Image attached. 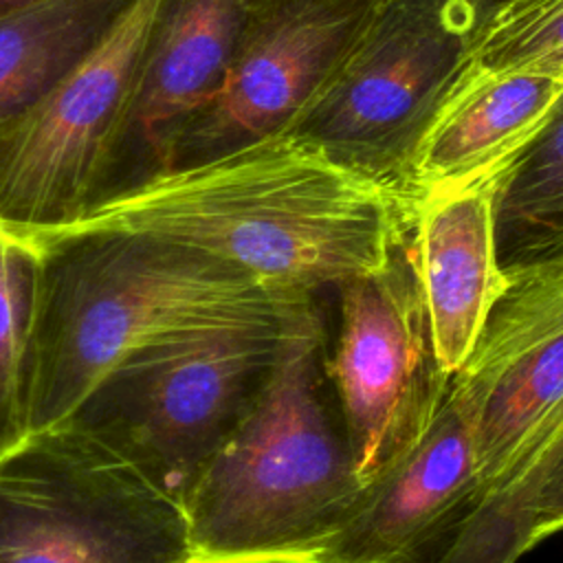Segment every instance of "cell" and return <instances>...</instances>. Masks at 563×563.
Here are the masks:
<instances>
[{"instance_id": "obj_9", "label": "cell", "mask_w": 563, "mask_h": 563, "mask_svg": "<svg viewBox=\"0 0 563 563\" xmlns=\"http://www.w3.org/2000/svg\"><path fill=\"white\" fill-rule=\"evenodd\" d=\"M323 367L363 488L427 431L451 374L435 356L411 235L385 264L341 282Z\"/></svg>"}, {"instance_id": "obj_19", "label": "cell", "mask_w": 563, "mask_h": 563, "mask_svg": "<svg viewBox=\"0 0 563 563\" xmlns=\"http://www.w3.org/2000/svg\"><path fill=\"white\" fill-rule=\"evenodd\" d=\"M563 528V438L541 462L530 493L526 517V543L534 548Z\"/></svg>"}, {"instance_id": "obj_14", "label": "cell", "mask_w": 563, "mask_h": 563, "mask_svg": "<svg viewBox=\"0 0 563 563\" xmlns=\"http://www.w3.org/2000/svg\"><path fill=\"white\" fill-rule=\"evenodd\" d=\"M563 95V77L486 68L471 59L431 121L416 158V194L488 183L537 134Z\"/></svg>"}, {"instance_id": "obj_17", "label": "cell", "mask_w": 563, "mask_h": 563, "mask_svg": "<svg viewBox=\"0 0 563 563\" xmlns=\"http://www.w3.org/2000/svg\"><path fill=\"white\" fill-rule=\"evenodd\" d=\"M35 288L37 251L0 227V455L26 435V350Z\"/></svg>"}, {"instance_id": "obj_10", "label": "cell", "mask_w": 563, "mask_h": 563, "mask_svg": "<svg viewBox=\"0 0 563 563\" xmlns=\"http://www.w3.org/2000/svg\"><path fill=\"white\" fill-rule=\"evenodd\" d=\"M380 2L257 0L220 88L176 130L163 169L284 132Z\"/></svg>"}, {"instance_id": "obj_12", "label": "cell", "mask_w": 563, "mask_h": 563, "mask_svg": "<svg viewBox=\"0 0 563 563\" xmlns=\"http://www.w3.org/2000/svg\"><path fill=\"white\" fill-rule=\"evenodd\" d=\"M255 2H165L141 64L110 194L163 169L176 130L220 88Z\"/></svg>"}, {"instance_id": "obj_13", "label": "cell", "mask_w": 563, "mask_h": 563, "mask_svg": "<svg viewBox=\"0 0 563 563\" xmlns=\"http://www.w3.org/2000/svg\"><path fill=\"white\" fill-rule=\"evenodd\" d=\"M493 180L438 187L416 205L411 251L440 367L471 356L506 275L493 235Z\"/></svg>"}, {"instance_id": "obj_22", "label": "cell", "mask_w": 563, "mask_h": 563, "mask_svg": "<svg viewBox=\"0 0 563 563\" xmlns=\"http://www.w3.org/2000/svg\"><path fill=\"white\" fill-rule=\"evenodd\" d=\"M464 2H468V4L475 9V13H477V18H479V22H482V13H484V9H486V4H488L490 0H464Z\"/></svg>"}, {"instance_id": "obj_5", "label": "cell", "mask_w": 563, "mask_h": 563, "mask_svg": "<svg viewBox=\"0 0 563 563\" xmlns=\"http://www.w3.org/2000/svg\"><path fill=\"white\" fill-rule=\"evenodd\" d=\"M477 29L464 0H383L284 132L418 205L420 145L473 59Z\"/></svg>"}, {"instance_id": "obj_18", "label": "cell", "mask_w": 563, "mask_h": 563, "mask_svg": "<svg viewBox=\"0 0 563 563\" xmlns=\"http://www.w3.org/2000/svg\"><path fill=\"white\" fill-rule=\"evenodd\" d=\"M473 62L537 68L563 77V0H537L479 26Z\"/></svg>"}, {"instance_id": "obj_8", "label": "cell", "mask_w": 563, "mask_h": 563, "mask_svg": "<svg viewBox=\"0 0 563 563\" xmlns=\"http://www.w3.org/2000/svg\"><path fill=\"white\" fill-rule=\"evenodd\" d=\"M167 0H132L42 97L0 123V227L33 240L77 222L112 189L141 64Z\"/></svg>"}, {"instance_id": "obj_11", "label": "cell", "mask_w": 563, "mask_h": 563, "mask_svg": "<svg viewBox=\"0 0 563 563\" xmlns=\"http://www.w3.org/2000/svg\"><path fill=\"white\" fill-rule=\"evenodd\" d=\"M475 383L460 367L422 438L378 479L323 545L317 563H438L475 488Z\"/></svg>"}, {"instance_id": "obj_21", "label": "cell", "mask_w": 563, "mask_h": 563, "mask_svg": "<svg viewBox=\"0 0 563 563\" xmlns=\"http://www.w3.org/2000/svg\"><path fill=\"white\" fill-rule=\"evenodd\" d=\"M35 2H40V0H0V15L26 9V7L35 4Z\"/></svg>"}, {"instance_id": "obj_2", "label": "cell", "mask_w": 563, "mask_h": 563, "mask_svg": "<svg viewBox=\"0 0 563 563\" xmlns=\"http://www.w3.org/2000/svg\"><path fill=\"white\" fill-rule=\"evenodd\" d=\"M35 308L26 350V435L66 422L136 350L194 330L277 321L295 303L196 249L132 231L31 242Z\"/></svg>"}, {"instance_id": "obj_20", "label": "cell", "mask_w": 563, "mask_h": 563, "mask_svg": "<svg viewBox=\"0 0 563 563\" xmlns=\"http://www.w3.org/2000/svg\"><path fill=\"white\" fill-rule=\"evenodd\" d=\"M532 2H537V0H490V2L486 4L484 13H482L479 26L486 24V22H490V20H495V18L508 15V13H512V11L521 9V7H528V4H532Z\"/></svg>"}, {"instance_id": "obj_3", "label": "cell", "mask_w": 563, "mask_h": 563, "mask_svg": "<svg viewBox=\"0 0 563 563\" xmlns=\"http://www.w3.org/2000/svg\"><path fill=\"white\" fill-rule=\"evenodd\" d=\"M321 295L295 303L257 396L185 499L200 563H317L363 484L325 398Z\"/></svg>"}, {"instance_id": "obj_1", "label": "cell", "mask_w": 563, "mask_h": 563, "mask_svg": "<svg viewBox=\"0 0 563 563\" xmlns=\"http://www.w3.org/2000/svg\"><path fill=\"white\" fill-rule=\"evenodd\" d=\"M416 205L277 132L123 187L77 222L132 231L207 253L273 295L301 299L374 271L409 240ZM20 240V238H18Z\"/></svg>"}, {"instance_id": "obj_7", "label": "cell", "mask_w": 563, "mask_h": 563, "mask_svg": "<svg viewBox=\"0 0 563 563\" xmlns=\"http://www.w3.org/2000/svg\"><path fill=\"white\" fill-rule=\"evenodd\" d=\"M0 563H200L183 504L62 422L0 455Z\"/></svg>"}, {"instance_id": "obj_16", "label": "cell", "mask_w": 563, "mask_h": 563, "mask_svg": "<svg viewBox=\"0 0 563 563\" xmlns=\"http://www.w3.org/2000/svg\"><path fill=\"white\" fill-rule=\"evenodd\" d=\"M132 0H40L0 15V123L42 97Z\"/></svg>"}, {"instance_id": "obj_15", "label": "cell", "mask_w": 563, "mask_h": 563, "mask_svg": "<svg viewBox=\"0 0 563 563\" xmlns=\"http://www.w3.org/2000/svg\"><path fill=\"white\" fill-rule=\"evenodd\" d=\"M493 235L504 275L563 260V95L493 178Z\"/></svg>"}, {"instance_id": "obj_6", "label": "cell", "mask_w": 563, "mask_h": 563, "mask_svg": "<svg viewBox=\"0 0 563 563\" xmlns=\"http://www.w3.org/2000/svg\"><path fill=\"white\" fill-rule=\"evenodd\" d=\"M286 314L145 345L114 365L66 422L185 508L205 466L264 385Z\"/></svg>"}, {"instance_id": "obj_4", "label": "cell", "mask_w": 563, "mask_h": 563, "mask_svg": "<svg viewBox=\"0 0 563 563\" xmlns=\"http://www.w3.org/2000/svg\"><path fill=\"white\" fill-rule=\"evenodd\" d=\"M462 367L477 391V488L438 563H517L534 475L563 438V260L506 275Z\"/></svg>"}]
</instances>
